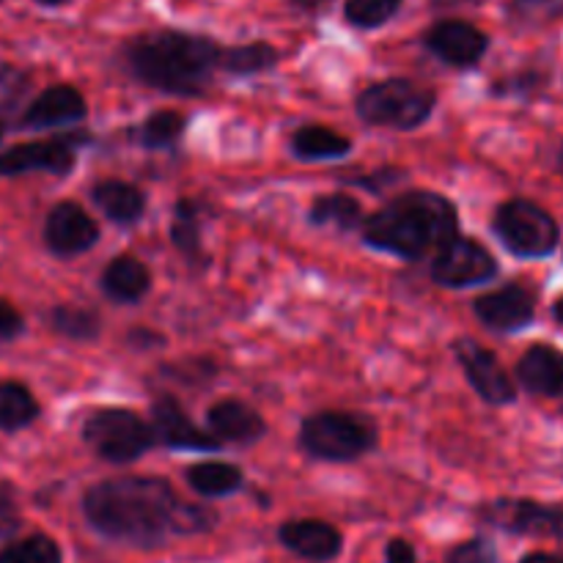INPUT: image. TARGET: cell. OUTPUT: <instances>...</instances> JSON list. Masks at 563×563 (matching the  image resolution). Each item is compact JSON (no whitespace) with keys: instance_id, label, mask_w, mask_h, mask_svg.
<instances>
[{"instance_id":"6da1fadb","label":"cell","mask_w":563,"mask_h":563,"mask_svg":"<svg viewBox=\"0 0 563 563\" xmlns=\"http://www.w3.org/2000/svg\"><path fill=\"white\" fill-rule=\"evenodd\" d=\"M82 511L104 539L135 548H159L170 537H192L214 526L212 511L181 500L165 478L154 476L93 484L82 498Z\"/></svg>"},{"instance_id":"7a4b0ae2","label":"cell","mask_w":563,"mask_h":563,"mask_svg":"<svg viewBox=\"0 0 563 563\" xmlns=\"http://www.w3.org/2000/svg\"><path fill=\"white\" fill-rule=\"evenodd\" d=\"M460 236V214L445 196L412 190L396 196L383 209L363 220V240L374 251L390 253L405 262L438 253Z\"/></svg>"},{"instance_id":"3957f363","label":"cell","mask_w":563,"mask_h":563,"mask_svg":"<svg viewBox=\"0 0 563 563\" xmlns=\"http://www.w3.org/2000/svg\"><path fill=\"white\" fill-rule=\"evenodd\" d=\"M220 55L223 49L212 38L181 31L146 33L124 47L132 77L174 97H198L207 91L214 69H220Z\"/></svg>"},{"instance_id":"277c9868","label":"cell","mask_w":563,"mask_h":563,"mask_svg":"<svg viewBox=\"0 0 563 563\" xmlns=\"http://www.w3.org/2000/svg\"><path fill=\"white\" fill-rule=\"evenodd\" d=\"M377 445V423L363 412L322 410L300 427V449L322 462H355Z\"/></svg>"},{"instance_id":"5b68a950","label":"cell","mask_w":563,"mask_h":563,"mask_svg":"<svg viewBox=\"0 0 563 563\" xmlns=\"http://www.w3.org/2000/svg\"><path fill=\"white\" fill-rule=\"evenodd\" d=\"M434 97L429 88L418 82L396 77V80H383L377 86H368L357 97V115L368 126H388V130H418L427 124L434 113Z\"/></svg>"},{"instance_id":"8992f818","label":"cell","mask_w":563,"mask_h":563,"mask_svg":"<svg viewBox=\"0 0 563 563\" xmlns=\"http://www.w3.org/2000/svg\"><path fill=\"white\" fill-rule=\"evenodd\" d=\"M493 231L509 253L520 258H544L559 247L561 225L553 214L528 198L500 203Z\"/></svg>"},{"instance_id":"52a82bcc","label":"cell","mask_w":563,"mask_h":563,"mask_svg":"<svg viewBox=\"0 0 563 563\" xmlns=\"http://www.w3.org/2000/svg\"><path fill=\"white\" fill-rule=\"evenodd\" d=\"M82 440L104 462L130 465L154 445L152 427L137 412L124 407H104L82 423Z\"/></svg>"},{"instance_id":"ba28073f","label":"cell","mask_w":563,"mask_h":563,"mask_svg":"<svg viewBox=\"0 0 563 563\" xmlns=\"http://www.w3.org/2000/svg\"><path fill=\"white\" fill-rule=\"evenodd\" d=\"M498 275V262L482 242L471 236H456L443 251L434 253L432 280L445 289H467L487 284Z\"/></svg>"},{"instance_id":"9c48e42d","label":"cell","mask_w":563,"mask_h":563,"mask_svg":"<svg viewBox=\"0 0 563 563\" xmlns=\"http://www.w3.org/2000/svg\"><path fill=\"white\" fill-rule=\"evenodd\" d=\"M482 520L500 531L517 537L563 539V509L561 506L539 504L528 498H500L482 509Z\"/></svg>"},{"instance_id":"30bf717a","label":"cell","mask_w":563,"mask_h":563,"mask_svg":"<svg viewBox=\"0 0 563 563\" xmlns=\"http://www.w3.org/2000/svg\"><path fill=\"white\" fill-rule=\"evenodd\" d=\"M454 355L460 361V366L465 368L467 383L473 385L478 396H482L487 405L504 407L511 405L517 399V385L509 377V372L504 368V363L473 339H460L454 344Z\"/></svg>"},{"instance_id":"8fae6325","label":"cell","mask_w":563,"mask_h":563,"mask_svg":"<svg viewBox=\"0 0 563 563\" xmlns=\"http://www.w3.org/2000/svg\"><path fill=\"white\" fill-rule=\"evenodd\" d=\"M478 322L495 333H520L537 317V295L522 284L500 286L473 302Z\"/></svg>"},{"instance_id":"7c38bea8","label":"cell","mask_w":563,"mask_h":563,"mask_svg":"<svg viewBox=\"0 0 563 563\" xmlns=\"http://www.w3.org/2000/svg\"><path fill=\"white\" fill-rule=\"evenodd\" d=\"M99 240V225L91 214L71 201H60L49 209L44 220V242L60 258L80 256L91 251Z\"/></svg>"},{"instance_id":"4fadbf2b","label":"cell","mask_w":563,"mask_h":563,"mask_svg":"<svg viewBox=\"0 0 563 563\" xmlns=\"http://www.w3.org/2000/svg\"><path fill=\"white\" fill-rule=\"evenodd\" d=\"M75 143L71 137H49V141L16 143L0 152V176H22L31 170L64 176L75 165Z\"/></svg>"},{"instance_id":"5bb4252c","label":"cell","mask_w":563,"mask_h":563,"mask_svg":"<svg viewBox=\"0 0 563 563\" xmlns=\"http://www.w3.org/2000/svg\"><path fill=\"white\" fill-rule=\"evenodd\" d=\"M427 47L429 53L438 55L443 64L456 66V69H467L476 66L484 58L489 47L487 33L478 31L476 25L465 20H443L427 31Z\"/></svg>"},{"instance_id":"9a60e30c","label":"cell","mask_w":563,"mask_h":563,"mask_svg":"<svg viewBox=\"0 0 563 563\" xmlns=\"http://www.w3.org/2000/svg\"><path fill=\"white\" fill-rule=\"evenodd\" d=\"M152 434L168 449L179 451H218L220 440L201 432L196 423L187 418L185 407L174 396H159L152 405Z\"/></svg>"},{"instance_id":"2e32d148","label":"cell","mask_w":563,"mask_h":563,"mask_svg":"<svg viewBox=\"0 0 563 563\" xmlns=\"http://www.w3.org/2000/svg\"><path fill=\"white\" fill-rule=\"evenodd\" d=\"M88 108L82 93L75 86H49L27 104L22 126L27 130H53V126L77 124L86 119Z\"/></svg>"},{"instance_id":"e0dca14e","label":"cell","mask_w":563,"mask_h":563,"mask_svg":"<svg viewBox=\"0 0 563 563\" xmlns=\"http://www.w3.org/2000/svg\"><path fill=\"white\" fill-rule=\"evenodd\" d=\"M207 423L212 438H218L220 443L251 445L256 440H262L264 432H267L264 418L251 405L236 399H223L209 407Z\"/></svg>"},{"instance_id":"ac0fdd59","label":"cell","mask_w":563,"mask_h":563,"mask_svg":"<svg viewBox=\"0 0 563 563\" xmlns=\"http://www.w3.org/2000/svg\"><path fill=\"white\" fill-rule=\"evenodd\" d=\"M280 544L300 559L324 563L341 553V533L322 520H289L278 531Z\"/></svg>"},{"instance_id":"d6986e66","label":"cell","mask_w":563,"mask_h":563,"mask_svg":"<svg viewBox=\"0 0 563 563\" xmlns=\"http://www.w3.org/2000/svg\"><path fill=\"white\" fill-rule=\"evenodd\" d=\"M517 379L528 394L563 399V352L550 344H533L517 363Z\"/></svg>"},{"instance_id":"ffe728a7","label":"cell","mask_w":563,"mask_h":563,"mask_svg":"<svg viewBox=\"0 0 563 563\" xmlns=\"http://www.w3.org/2000/svg\"><path fill=\"white\" fill-rule=\"evenodd\" d=\"M152 286V273L137 256H115L102 273V291L115 302H137Z\"/></svg>"},{"instance_id":"44dd1931","label":"cell","mask_w":563,"mask_h":563,"mask_svg":"<svg viewBox=\"0 0 563 563\" xmlns=\"http://www.w3.org/2000/svg\"><path fill=\"white\" fill-rule=\"evenodd\" d=\"M93 203L99 207V212L108 220L119 225H132L143 218L146 212V198L130 181L119 179H104L99 185H93L91 190Z\"/></svg>"},{"instance_id":"7402d4cb","label":"cell","mask_w":563,"mask_h":563,"mask_svg":"<svg viewBox=\"0 0 563 563\" xmlns=\"http://www.w3.org/2000/svg\"><path fill=\"white\" fill-rule=\"evenodd\" d=\"M291 152L306 163H319V159H341L352 152V141L339 135L335 130L322 124H308L295 130L291 135Z\"/></svg>"},{"instance_id":"603a6c76","label":"cell","mask_w":563,"mask_h":563,"mask_svg":"<svg viewBox=\"0 0 563 563\" xmlns=\"http://www.w3.org/2000/svg\"><path fill=\"white\" fill-rule=\"evenodd\" d=\"M187 484L203 498H223V495L236 493L245 482L242 471L229 462H198V465L185 471Z\"/></svg>"},{"instance_id":"cb8c5ba5","label":"cell","mask_w":563,"mask_h":563,"mask_svg":"<svg viewBox=\"0 0 563 563\" xmlns=\"http://www.w3.org/2000/svg\"><path fill=\"white\" fill-rule=\"evenodd\" d=\"M38 418V401L27 390V385L0 383V432H22Z\"/></svg>"},{"instance_id":"d4e9b609","label":"cell","mask_w":563,"mask_h":563,"mask_svg":"<svg viewBox=\"0 0 563 563\" xmlns=\"http://www.w3.org/2000/svg\"><path fill=\"white\" fill-rule=\"evenodd\" d=\"M313 225H328V229L339 231H352L366 220L363 207L357 203V198L346 196V192H333V196H319L311 203V212H308Z\"/></svg>"},{"instance_id":"484cf974","label":"cell","mask_w":563,"mask_h":563,"mask_svg":"<svg viewBox=\"0 0 563 563\" xmlns=\"http://www.w3.org/2000/svg\"><path fill=\"white\" fill-rule=\"evenodd\" d=\"M275 64H278V49H275L273 44H264V42L223 49V55H220V69L240 77L258 75V71L273 69Z\"/></svg>"},{"instance_id":"4316f807","label":"cell","mask_w":563,"mask_h":563,"mask_svg":"<svg viewBox=\"0 0 563 563\" xmlns=\"http://www.w3.org/2000/svg\"><path fill=\"white\" fill-rule=\"evenodd\" d=\"M49 328L71 341H91L102 330V322L99 313L86 306H55L49 313Z\"/></svg>"},{"instance_id":"83f0119b","label":"cell","mask_w":563,"mask_h":563,"mask_svg":"<svg viewBox=\"0 0 563 563\" xmlns=\"http://www.w3.org/2000/svg\"><path fill=\"white\" fill-rule=\"evenodd\" d=\"M185 115L176 113V110H159V113L148 115L146 121L137 130V137L146 148L157 152V148H170L181 141L185 135Z\"/></svg>"},{"instance_id":"f1b7e54d","label":"cell","mask_w":563,"mask_h":563,"mask_svg":"<svg viewBox=\"0 0 563 563\" xmlns=\"http://www.w3.org/2000/svg\"><path fill=\"white\" fill-rule=\"evenodd\" d=\"M60 548L55 539L44 537V533H33V537L16 539V542L5 544L0 550V563H60Z\"/></svg>"},{"instance_id":"f546056e","label":"cell","mask_w":563,"mask_h":563,"mask_svg":"<svg viewBox=\"0 0 563 563\" xmlns=\"http://www.w3.org/2000/svg\"><path fill=\"white\" fill-rule=\"evenodd\" d=\"M170 242L187 258H196L201 253V218H198V209L192 201L176 203L174 223H170Z\"/></svg>"},{"instance_id":"4dcf8cb0","label":"cell","mask_w":563,"mask_h":563,"mask_svg":"<svg viewBox=\"0 0 563 563\" xmlns=\"http://www.w3.org/2000/svg\"><path fill=\"white\" fill-rule=\"evenodd\" d=\"M31 93V77L16 66L0 60V121L11 119Z\"/></svg>"},{"instance_id":"1f68e13d","label":"cell","mask_w":563,"mask_h":563,"mask_svg":"<svg viewBox=\"0 0 563 563\" xmlns=\"http://www.w3.org/2000/svg\"><path fill=\"white\" fill-rule=\"evenodd\" d=\"M401 0H346L344 14L355 27H379L399 11Z\"/></svg>"},{"instance_id":"d6a6232c","label":"cell","mask_w":563,"mask_h":563,"mask_svg":"<svg viewBox=\"0 0 563 563\" xmlns=\"http://www.w3.org/2000/svg\"><path fill=\"white\" fill-rule=\"evenodd\" d=\"M511 14L528 25H542L563 16V0H515Z\"/></svg>"},{"instance_id":"836d02e7","label":"cell","mask_w":563,"mask_h":563,"mask_svg":"<svg viewBox=\"0 0 563 563\" xmlns=\"http://www.w3.org/2000/svg\"><path fill=\"white\" fill-rule=\"evenodd\" d=\"M445 563H498V553L487 539H467L451 550Z\"/></svg>"},{"instance_id":"e575fe53","label":"cell","mask_w":563,"mask_h":563,"mask_svg":"<svg viewBox=\"0 0 563 563\" xmlns=\"http://www.w3.org/2000/svg\"><path fill=\"white\" fill-rule=\"evenodd\" d=\"M22 330H25V319H22V313L16 311L9 300H0V341L20 339Z\"/></svg>"},{"instance_id":"d590c367","label":"cell","mask_w":563,"mask_h":563,"mask_svg":"<svg viewBox=\"0 0 563 563\" xmlns=\"http://www.w3.org/2000/svg\"><path fill=\"white\" fill-rule=\"evenodd\" d=\"M20 528V511H16L14 495L0 484V537H11Z\"/></svg>"},{"instance_id":"8d00e7d4","label":"cell","mask_w":563,"mask_h":563,"mask_svg":"<svg viewBox=\"0 0 563 563\" xmlns=\"http://www.w3.org/2000/svg\"><path fill=\"white\" fill-rule=\"evenodd\" d=\"M385 561L388 563H418L416 548L407 539H390L385 548Z\"/></svg>"},{"instance_id":"74e56055","label":"cell","mask_w":563,"mask_h":563,"mask_svg":"<svg viewBox=\"0 0 563 563\" xmlns=\"http://www.w3.org/2000/svg\"><path fill=\"white\" fill-rule=\"evenodd\" d=\"M539 86H542V80H539L537 75H522V77H515V80L504 82V86H498L495 91L498 93H531V91H537Z\"/></svg>"},{"instance_id":"f35d334b","label":"cell","mask_w":563,"mask_h":563,"mask_svg":"<svg viewBox=\"0 0 563 563\" xmlns=\"http://www.w3.org/2000/svg\"><path fill=\"white\" fill-rule=\"evenodd\" d=\"M520 563H563V559L553 553H531V555H526Z\"/></svg>"},{"instance_id":"ab89813d","label":"cell","mask_w":563,"mask_h":563,"mask_svg":"<svg viewBox=\"0 0 563 563\" xmlns=\"http://www.w3.org/2000/svg\"><path fill=\"white\" fill-rule=\"evenodd\" d=\"M553 317H555V322H559L561 328H563V297H559V300H555V306H553Z\"/></svg>"},{"instance_id":"60d3db41","label":"cell","mask_w":563,"mask_h":563,"mask_svg":"<svg viewBox=\"0 0 563 563\" xmlns=\"http://www.w3.org/2000/svg\"><path fill=\"white\" fill-rule=\"evenodd\" d=\"M555 168H559L563 174V143L559 146V154H555Z\"/></svg>"},{"instance_id":"b9f144b4","label":"cell","mask_w":563,"mask_h":563,"mask_svg":"<svg viewBox=\"0 0 563 563\" xmlns=\"http://www.w3.org/2000/svg\"><path fill=\"white\" fill-rule=\"evenodd\" d=\"M440 3H482V0H440Z\"/></svg>"},{"instance_id":"7bdbcfd3","label":"cell","mask_w":563,"mask_h":563,"mask_svg":"<svg viewBox=\"0 0 563 563\" xmlns=\"http://www.w3.org/2000/svg\"><path fill=\"white\" fill-rule=\"evenodd\" d=\"M38 3H44V5H60V3H66V0H38Z\"/></svg>"},{"instance_id":"ee69618b","label":"cell","mask_w":563,"mask_h":563,"mask_svg":"<svg viewBox=\"0 0 563 563\" xmlns=\"http://www.w3.org/2000/svg\"><path fill=\"white\" fill-rule=\"evenodd\" d=\"M0 141H3V126H0Z\"/></svg>"}]
</instances>
